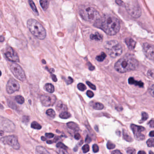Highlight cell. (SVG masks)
Wrapping results in <instances>:
<instances>
[{"mask_svg": "<svg viewBox=\"0 0 154 154\" xmlns=\"http://www.w3.org/2000/svg\"><path fill=\"white\" fill-rule=\"evenodd\" d=\"M51 77H52V80L54 82H57V78L56 75H55L52 74L51 75Z\"/></svg>", "mask_w": 154, "mask_h": 154, "instance_id": "f907efd6", "label": "cell"}, {"mask_svg": "<svg viewBox=\"0 0 154 154\" xmlns=\"http://www.w3.org/2000/svg\"><path fill=\"white\" fill-rule=\"evenodd\" d=\"M104 46L109 55L112 58L120 56L122 54V47L116 40L107 41L104 44Z\"/></svg>", "mask_w": 154, "mask_h": 154, "instance_id": "5b68a950", "label": "cell"}, {"mask_svg": "<svg viewBox=\"0 0 154 154\" xmlns=\"http://www.w3.org/2000/svg\"><path fill=\"white\" fill-rule=\"evenodd\" d=\"M56 100L55 95L51 94H44L41 95L40 101L44 106L46 107L52 106L54 104Z\"/></svg>", "mask_w": 154, "mask_h": 154, "instance_id": "ba28073f", "label": "cell"}, {"mask_svg": "<svg viewBox=\"0 0 154 154\" xmlns=\"http://www.w3.org/2000/svg\"><path fill=\"white\" fill-rule=\"evenodd\" d=\"M44 89L49 93H53L54 92V87L53 84L51 83H47L45 85Z\"/></svg>", "mask_w": 154, "mask_h": 154, "instance_id": "44dd1931", "label": "cell"}, {"mask_svg": "<svg viewBox=\"0 0 154 154\" xmlns=\"http://www.w3.org/2000/svg\"><path fill=\"white\" fill-rule=\"evenodd\" d=\"M53 141H52V140H47V143L48 144H52V143H53Z\"/></svg>", "mask_w": 154, "mask_h": 154, "instance_id": "6f0895ef", "label": "cell"}, {"mask_svg": "<svg viewBox=\"0 0 154 154\" xmlns=\"http://www.w3.org/2000/svg\"><path fill=\"white\" fill-rule=\"evenodd\" d=\"M106 57V54L105 53L102 52L99 55L97 56L96 57V59L98 61V62H103V60L105 59Z\"/></svg>", "mask_w": 154, "mask_h": 154, "instance_id": "4316f807", "label": "cell"}, {"mask_svg": "<svg viewBox=\"0 0 154 154\" xmlns=\"http://www.w3.org/2000/svg\"><path fill=\"white\" fill-rule=\"evenodd\" d=\"M1 141L5 145L11 146L15 149H19L20 148L17 137L14 135L3 137L1 138Z\"/></svg>", "mask_w": 154, "mask_h": 154, "instance_id": "52a82bcc", "label": "cell"}, {"mask_svg": "<svg viewBox=\"0 0 154 154\" xmlns=\"http://www.w3.org/2000/svg\"><path fill=\"white\" fill-rule=\"evenodd\" d=\"M1 126L3 130L7 132H12L16 128L15 124L11 121L2 117L1 119Z\"/></svg>", "mask_w": 154, "mask_h": 154, "instance_id": "8fae6325", "label": "cell"}, {"mask_svg": "<svg viewBox=\"0 0 154 154\" xmlns=\"http://www.w3.org/2000/svg\"><path fill=\"white\" fill-rule=\"evenodd\" d=\"M126 45L131 50H132L136 46V42L132 38H127L125 40Z\"/></svg>", "mask_w": 154, "mask_h": 154, "instance_id": "9a60e30c", "label": "cell"}, {"mask_svg": "<svg viewBox=\"0 0 154 154\" xmlns=\"http://www.w3.org/2000/svg\"><path fill=\"white\" fill-rule=\"evenodd\" d=\"M86 84H87V85H88V86H89V87H90V88H91V89H92V90H96V86H95L92 83H91V82H88V81H87V82H86Z\"/></svg>", "mask_w": 154, "mask_h": 154, "instance_id": "f35d334b", "label": "cell"}, {"mask_svg": "<svg viewBox=\"0 0 154 154\" xmlns=\"http://www.w3.org/2000/svg\"><path fill=\"white\" fill-rule=\"evenodd\" d=\"M15 100L19 104H23L25 102V99L23 96H21V95L16 96L15 97Z\"/></svg>", "mask_w": 154, "mask_h": 154, "instance_id": "f1b7e54d", "label": "cell"}, {"mask_svg": "<svg viewBox=\"0 0 154 154\" xmlns=\"http://www.w3.org/2000/svg\"><path fill=\"white\" fill-rule=\"evenodd\" d=\"M149 136L151 137H154V131H152L149 132Z\"/></svg>", "mask_w": 154, "mask_h": 154, "instance_id": "11a10c76", "label": "cell"}, {"mask_svg": "<svg viewBox=\"0 0 154 154\" xmlns=\"http://www.w3.org/2000/svg\"><path fill=\"white\" fill-rule=\"evenodd\" d=\"M146 144L149 147H154V139L150 138L148 140Z\"/></svg>", "mask_w": 154, "mask_h": 154, "instance_id": "d6a6232c", "label": "cell"}, {"mask_svg": "<svg viewBox=\"0 0 154 154\" xmlns=\"http://www.w3.org/2000/svg\"><path fill=\"white\" fill-rule=\"evenodd\" d=\"M65 81L66 84L70 85L73 82L74 80L73 79V78H72V77L69 76V77H68V79H67V80L65 79Z\"/></svg>", "mask_w": 154, "mask_h": 154, "instance_id": "b9f144b4", "label": "cell"}, {"mask_svg": "<svg viewBox=\"0 0 154 154\" xmlns=\"http://www.w3.org/2000/svg\"><path fill=\"white\" fill-rule=\"evenodd\" d=\"M27 26L29 31L35 37L41 40L45 38L47 35L45 29L37 20L34 19L28 20Z\"/></svg>", "mask_w": 154, "mask_h": 154, "instance_id": "3957f363", "label": "cell"}, {"mask_svg": "<svg viewBox=\"0 0 154 154\" xmlns=\"http://www.w3.org/2000/svg\"><path fill=\"white\" fill-rule=\"evenodd\" d=\"M93 151L94 153H97L99 151V148L97 144H94L92 147Z\"/></svg>", "mask_w": 154, "mask_h": 154, "instance_id": "60d3db41", "label": "cell"}, {"mask_svg": "<svg viewBox=\"0 0 154 154\" xmlns=\"http://www.w3.org/2000/svg\"><path fill=\"white\" fill-rule=\"evenodd\" d=\"M149 154H150V153H152V154H154V153H153V152H149Z\"/></svg>", "mask_w": 154, "mask_h": 154, "instance_id": "6125c7cd", "label": "cell"}, {"mask_svg": "<svg viewBox=\"0 0 154 154\" xmlns=\"http://www.w3.org/2000/svg\"><path fill=\"white\" fill-rule=\"evenodd\" d=\"M79 13L84 20L88 22L94 23L101 17L100 13L96 9L89 6H82L80 8Z\"/></svg>", "mask_w": 154, "mask_h": 154, "instance_id": "277c9868", "label": "cell"}, {"mask_svg": "<svg viewBox=\"0 0 154 154\" xmlns=\"http://www.w3.org/2000/svg\"><path fill=\"white\" fill-rule=\"evenodd\" d=\"M88 67H89V69L90 71H93L95 69V67L94 66H93L91 64V63H88Z\"/></svg>", "mask_w": 154, "mask_h": 154, "instance_id": "bcb514c9", "label": "cell"}, {"mask_svg": "<svg viewBox=\"0 0 154 154\" xmlns=\"http://www.w3.org/2000/svg\"><path fill=\"white\" fill-rule=\"evenodd\" d=\"M29 116H24L22 118V122L25 124H27L29 122Z\"/></svg>", "mask_w": 154, "mask_h": 154, "instance_id": "74e56055", "label": "cell"}, {"mask_svg": "<svg viewBox=\"0 0 154 154\" xmlns=\"http://www.w3.org/2000/svg\"><path fill=\"white\" fill-rule=\"evenodd\" d=\"M107 147L109 149H113L115 147V145L111 141H109L107 143Z\"/></svg>", "mask_w": 154, "mask_h": 154, "instance_id": "d590c367", "label": "cell"}, {"mask_svg": "<svg viewBox=\"0 0 154 154\" xmlns=\"http://www.w3.org/2000/svg\"><path fill=\"white\" fill-rule=\"evenodd\" d=\"M131 128L133 131V134L136 139L138 140H142L145 139V135L141 133L142 131H145V129L144 127L137 126L135 124H131Z\"/></svg>", "mask_w": 154, "mask_h": 154, "instance_id": "9c48e42d", "label": "cell"}, {"mask_svg": "<svg viewBox=\"0 0 154 154\" xmlns=\"http://www.w3.org/2000/svg\"><path fill=\"white\" fill-rule=\"evenodd\" d=\"M51 0H40L39 3L43 10L46 11L49 6Z\"/></svg>", "mask_w": 154, "mask_h": 154, "instance_id": "e0dca14e", "label": "cell"}, {"mask_svg": "<svg viewBox=\"0 0 154 154\" xmlns=\"http://www.w3.org/2000/svg\"><path fill=\"white\" fill-rule=\"evenodd\" d=\"M4 41V37L2 36H1V42H2Z\"/></svg>", "mask_w": 154, "mask_h": 154, "instance_id": "91938a15", "label": "cell"}, {"mask_svg": "<svg viewBox=\"0 0 154 154\" xmlns=\"http://www.w3.org/2000/svg\"><path fill=\"white\" fill-rule=\"evenodd\" d=\"M28 2L30 8H31V9L34 11V13H35L36 15L38 16V15H39V13H38V11L37 9L35 2H34L33 0H28Z\"/></svg>", "mask_w": 154, "mask_h": 154, "instance_id": "603a6c76", "label": "cell"}, {"mask_svg": "<svg viewBox=\"0 0 154 154\" xmlns=\"http://www.w3.org/2000/svg\"><path fill=\"white\" fill-rule=\"evenodd\" d=\"M116 2L117 4L120 6H123L124 5V3L121 0H116Z\"/></svg>", "mask_w": 154, "mask_h": 154, "instance_id": "7dc6e473", "label": "cell"}, {"mask_svg": "<svg viewBox=\"0 0 154 154\" xmlns=\"http://www.w3.org/2000/svg\"><path fill=\"white\" fill-rule=\"evenodd\" d=\"M112 154H122V153H121V152L119 151V150H115L114 151H112Z\"/></svg>", "mask_w": 154, "mask_h": 154, "instance_id": "db71d44e", "label": "cell"}, {"mask_svg": "<svg viewBox=\"0 0 154 154\" xmlns=\"http://www.w3.org/2000/svg\"><path fill=\"white\" fill-rule=\"evenodd\" d=\"M5 55L8 60L12 62H19V57L17 52L11 47L7 48Z\"/></svg>", "mask_w": 154, "mask_h": 154, "instance_id": "5bb4252c", "label": "cell"}, {"mask_svg": "<svg viewBox=\"0 0 154 154\" xmlns=\"http://www.w3.org/2000/svg\"><path fill=\"white\" fill-rule=\"evenodd\" d=\"M146 152H145V151H142V150H141V151H140L139 152H138V154H146Z\"/></svg>", "mask_w": 154, "mask_h": 154, "instance_id": "9f6ffc18", "label": "cell"}, {"mask_svg": "<svg viewBox=\"0 0 154 154\" xmlns=\"http://www.w3.org/2000/svg\"><path fill=\"white\" fill-rule=\"evenodd\" d=\"M126 9L129 14L134 18H137L141 16V10L137 5L128 4L126 6Z\"/></svg>", "mask_w": 154, "mask_h": 154, "instance_id": "7c38bea8", "label": "cell"}, {"mask_svg": "<svg viewBox=\"0 0 154 154\" xmlns=\"http://www.w3.org/2000/svg\"><path fill=\"white\" fill-rule=\"evenodd\" d=\"M36 153L37 154H49V152L44 147L38 146L36 148Z\"/></svg>", "mask_w": 154, "mask_h": 154, "instance_id": "7402d4cb", "label": "cell"}, {"mask_svg": "<svg viewBox=\"0 0 154 154\" xmlns=\"http://www.w3.org/2000/svg\"><path fill=\"white\" fill-rule=\"evenodd\" d=\"M45 136L48 138H52L54 137V135L52 133H47L45 134Z\"/></svg>", "mask_w": 154, "mask_h": 154, "instance_id": "f6af8a7d", "label": "cell"}, {"mask_svg": "<svg viewBox=\"0 0 154 154\" xmlns=\"http://www.w3.org/2000/svg\"><path fill=\"white\" fill-rule=\"evenodd\" d=\"M20 89V85L17 81L13 79L9 80L6 86L7 92L9 94H12L15 92L17 91Z\"/></svg>", "mask_w": 154, "mask_h": 154, "instance_id": "30bf717a", "label": "cell"}, {"mask_svg": "<svg viewBox=\"0 0 154 154\" xmlns=\"http://www.w3.org/2000/svg\"><path fill=\"white\" fill-rule=\"evenodd\" d=\"M141 119L140 121V123H142V122H144L146 120L149 118L148 115L147 113L146 112H142V114H141Z\"/></svg>", "mask_w": 154, "mask_h": 154, "instance_id": "4dcf8cb0", "label": "cell"}, {"mask_svg": "<svg viewBox=\"0 0 154 154\" xmlns=\"http://www.w3.org/2000/svg\"><path fill=\"white\" fill-rule=\"evenodd\" d=\"M56 109L59 112L66 111L67 109V107L65 104L63 103L62 101H59L56 106Z\"/></svg>", "mask_w": 154, "mask_h": 154, "instance_id": "2e32d148", "label": "cell"}, {"mask_svg": "<svg viewBox=\"0 0 154 154\" xmlns=\"http://www.w3.org/2000/svg\"><path fill=\"white\" fill-rule=\"evenodd\" d=\"M143 50L146 56L148 59L154 61V46L148 43H144Z\"/></svg>", "mask_w": 154, "mask_h": 154, "instance_id": "4fadbf2b", "label": "cell"}, {"mask_svg": "<svg viewBox=\"0 0 154 154\" xmlns=\"http://www.w3.org/2000/svg\"><path fill=\"white\" fill-rule=\"evenodd\" d=\"M123 139L126 141H129V142H131L132 141V139L131 138V137L129 135H128V134L125 130H123Z\"/></svg>", "mask_w": 154, "mask_h": 154, "instance_id": "d4e9b609", "label": "cell"}, {"mask_svg": "<svg viewBox=\"0 0 154 154\" xmlns=\"http://www.w3.org/2000/svg\"><path fill=\"white\" fill-rule=\"evenodd\" d=\"M31 127L35 129L40 130L42 128V126L35 121L31 123Z\"/></svg>", "mask_w": 154, "mask_h": 154, "instance_id": "83f0119b", "label": "cell"}, {"mask_svg": "<svg viewBox=\"0 0 154 154\" xmlns=\"http://www.w3.org/2000/svg\"><path fill=\"white\" fill-rule=\"evenodd\" d=\"M127 152L129 154H135L136 153V150L134 149L130 148L127 149Z\"/></svg>", "mask_w": 154, "mask_h": 154, "instance_id": "7bdbcfd3", "label": "cell"}, {"mask_svg": "<svg viewBox=\"0 0 154 154\" xmlns=\"http://www.w3.org/2000/svg\"><path fill=\"white\" fill-rule=\"evenodd\" d=\"M147 75L149 77L154 78V69H150L147 72Z\"/></svg>", "mask_w": 154, "mask_h": 154, "instance_id": "8d00e7d4", "label": "cell"}, {"mask_svg": "<svg viewBox=\"0 0 154 154\" xmlns=\"http://www.w3.org/2000/svg\"><path fill=\"white\" fill-rule=\"evenodd\" d=\"M74 138L75 139L78 140H80V139L81 138V136L79 133H76V134H75Z\"/></svg>", "mask_w": 154, "mask_h": 154, "instance_id": "681fc988", "label": "cell"}, {"mask_svg": "<svg viewBox=\"0 0 154 154\" xmlns=\"http://www.w3.org/2000/svg\"><path fill=\"white\" fill-rule=\"evenodd\" d=\"M91 141V138L89 137L88 135H87V137H86V138H85V142L86 143H89Z\"/></svg>", "mask_w": 154, "mask_h": 154, "instance_id": "c3c4849f", "label": "cell"}, {"mask_svg": "<svg viewBox=\"0 0 154 154\" xmlns=\"http://www.w3.org/2000/svg\"><path fill=\"white\" fill-rule=\"evenodd\" d=\"M56 146L58 148H60L62 149H64V150H66V149H68L67 147L65 145H64L63 143H62V142H59V143H57L56 145Z\"/></svg>", "mask_w": 154, "mask_h": 154, "instance_id": "1f68e13d", "label": "cell"}, {"mask_svg": "<svg viewBox=\"0 0 154 154\" xmlns=\"http://www.w3.org/2000/svg\"><path fill=\"white\" fill-rule=\"evenodd\" d=\"M41 140H42L43 141H45V140H46V138L45 137L43 136V137H41Z\"/></svg>", "mask_w": 154, "mask_h": 154, "instance_id": "680465c9", "label": "cell"}, {"mask_svg": "<svg viewBox=\"0 0 154 154\" xmlns=\"http://www.w3.org/2000/svg\"><path fill=\"white\" fill-rule=\"evenodd\" d=\"M11 70L14 76L21 82H24L26 80V76L22 67L16 63H13L11 66Z\"/></svg>", "mask_w": 154, "mask_h": 154, "instance_id": "8992f818", "label": "cell"}, {"mask_svg": "<svg viewBox=\"0 0 154 154\" xmlns=\"http://www.w3.org/2000/svg\"><path fill=\"white\" fill-rule=\"evenodd\" d=\"M93 108L96 110H102L104 108L103 104L100 103L96 102L93 105Z\"/></svg>", "mask_w": 154, "mask_h": 154, "instance_id": "484cf974", "label": "cell"}, {"mask_svg": "<svg viewBox=\"0 0 154 154\" xmlns=\"http://www.w3.org/2000/svg\"><path fill=\"white\" fill-rule=\"evenodd\" d=\"M77 88H78L80 91H84L86 90V87L84 84L80 83H79L77 85Z\"/></svg>", "mask_w": 154, "mask_h": 154, "instance_id": "836d02e7", "label": "cell"}, {"mask_svg": "<svg viewBox=\"0 0 154 154\" xmlns=\"http://www.w3.org/2000/svg\"><path fill=\"white\" fill-rule=\"evenodd\" d=\"M82 149L83 152L84 153H87L90 150V146L88 144H85V145L83 146L82 147Z\"/></svg>", "mask_w": 154, "mask_h": 154, "instance_id": "e575fe53", "label": "cell"}, {"mask_svg": "<svg viewBox=\"0 0 154 154\" xmlns=\"http://www.w3.org/2000/svg\"><path fill=\"white\" fill-rule=\"evenodd\" d=\"M149 94L153 97H154V85H153L149 87Z\"/></svg>", "mask_w": 154, "mask_h": 154, "instance_id": "ab89813d", "label": "cell"}, {"mask_svg": "<svg viewBox=\"0 0 154 154\" xmlns=\"http://www.w3.org/2000/svg\"><path fill=\"white\" fill-rule=\"evenodd\" d=\"M94 25L109 35H116L120 29V24L119 20L115 17L110 15H105L101 17L94 22Z\"/></svg>", "mask_w": 154, "mask_h": 154, "instance_id": "6da1fadb", "label": "cell"}, {"mask_svg": "<svg viewBox=\"0 0 154 154\" xmlns=\"http://www.w3.org/2000/svg\"><path fill=\"white\" fill-rule=\"evenodd\" d=\"M90 38L91 40H95L97 41H101L103 40V36L101 35L96 32L94 34H91L90 36Z\"/></svg>", "mask_w": 154, "mask_h": 154, "instance_id": "ffe728a7", "label": "cell"}, {"mask_svg": "<svg viewBox=\"0 0 154 154\" xmlns=\"http://www.w3.org/2000/svg\"><path fill=\"white\" fill-rule=\"evenodd\" d=\"M86 94L89 98H92L94 96V94L91 91H87V92H86Z\"/></svg>", "mask_w": 154, "mask_h": 154, "instance_id": "ee69618b", "label": "cell"}, {"mask_svg": "<svg viewBox=\"0 0 154 154\" xmlns=\"http://www.w3.org/2000/svg\"><path fill=\"white\" fill-rule=\"evenodd\" d=\"M138 62L133 57L127 55L120 59L114 66L115 70L119 73L134 71L138 67Z\"/></svg>", "mask_w": 154, "mask_h": 154, "instance_id": "7a4b0ae2", "label": "cell"}, {"mask_svg": "<svg viewBox=\"0 0 154 154\" xmlns=\"http://www.w3.org/2000/svg\"><path fill=\"white\" fill-rule=\"evenodd\" d=\"M66 125L69 128L72 130L74 131H78L80 130V128H79L78 124H76L75 122H68L66 124Z\"/></svg>", "mask_w": 154, "mask_h": 154, "instance_id": "d6986e66", "label": "cell"}, {"mask_svg": "<svg viewBox=\"0 0 154 154\" xmlns=\"http://www.w3.org/2000/svg\"><path fill=\"white\" fill-rule=\"evenodd\" d=\"M46 69L48 70V71L50 73H53L54 72V68H51V69H49L48 67H46Z\"/></svg>", "mask_w": 154, "mask_h": 154, "instance_id": "f5cc1de1", "label": "cell"}, {"mask_svg": "<svg viewBox=\"0 0 154 154\" xmlns=\"http://www.w3.org/2000/svg\"><path fill=\"white\" fill-rule=\"evenodd\" d=\"M42 63H44V64H46V61H45V60H42Z\"/></svg>", "mask_w": 154, "mask_h": 154, "instance_id": "94428289", "label": "cell"}, {"mask_svg": "<svg viewBox=\"0 0 154 154\" xmlns=\"http://www.w3.org/2000/svg\"><path fill=\"white\" fill-rule=\"evenodd\" d=\"M128 83L130 85H135L136 86H139V87H143L144 86V83L142 82L135 81L133 77H130L128 79Z\"/></svg>", "mask_w": 154, "mask_h": 154, "instance_id": "ac0fdd59", "label": "cell"}, {"mask_svg": "<svg viewBox=\"0 0 154 154\" xmlns=\"http://www.w3.org/2000/svg\"><path fill=\"white\" fill-rule=\"evenodd\" d=\"M71 116H72V115L70 114V113H69L66 111L62 112L59 115V117L62 119H69V118H71Z\"/></svg>", "mask_w": 154, "mask_h": 154, "instance_id": "cb8c5ba5", "label": "cell"}, {"mask_svg": "<svg viewBox=\"0 0 154 154\" xmlns=\"http://www.w3.org/2000/svg\"><path fill=\"white\" fill-rule=\"evenodd\" d=\"M149 125L151 128H154V120H151L149 122Z\"/></svg>", "mask_w": 154, "mask_h": 154, "instance_id": "816d5d0a", "label": "cell"}, {"mask_svg": "<svg viewBox=\"0 0 154 154\" xmlns=\"http://www.w3.org/2000/svg\"><path fill=\"white\" fill-rule=\"evenodd\" d=\"M46 114L51 118H54L55 117V112L53 109H48L46 111Z\"/></svg>", "mask_w": 154, "mask_h": 154, "instance_id": "f546056e", "label": "cell"}]
</instances>
